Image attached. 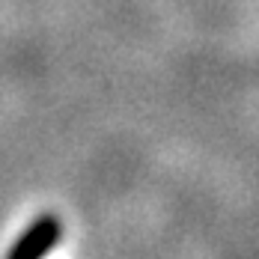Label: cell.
<instances>
[{"label":"cell","mask_w":259,"mask_h":259,"mask_svg":"<svg viewBox=\"0 0 259 259\" xmlns=\"http://www.w3.org/2000/svg\"><path fill=\"white\" fill-rule=\"evenodd\" d=\"M60 235H63V221L51 211H45L15 238L6 259H45L57 247Z\"/></svg>","instance_id":"6da1fadb"}]
</instances>
